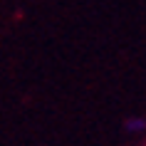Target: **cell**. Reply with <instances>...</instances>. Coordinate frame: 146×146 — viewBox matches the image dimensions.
<instances>
[{"label":"cell","instance_id":"1","mask_svg":"<svg viewBox=\"0 0 146 146\" xmlns=\"http://www.w3.org/2000/svg\"><path fill=\"white\" fill-rule=\"evenodd\" d=\"M126 129L129 131H141V129H146V121L144 119H131V121L126 124Z\"/></svg>","mask_w":146,"mask_h":146}]
</instances>
